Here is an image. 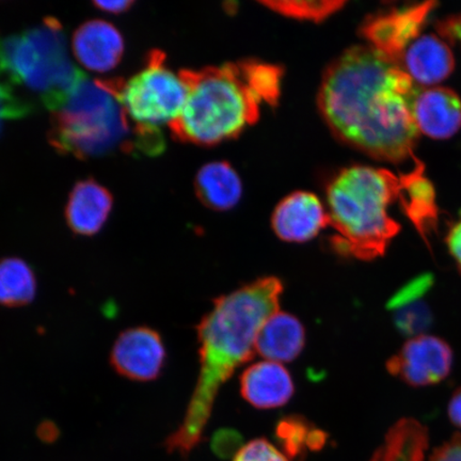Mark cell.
<instances>
[{"mask_svg":"<svg viewBox=\"0 0 461 461\" xmlns=\"http://www.w3.org/2000/svg\"><path fill=\"white\" fill-rule=\"evenodd\" d=\"M417 88L372 46H358L328 68L319 106L339 140L374 158L401 163L413 158L420 134L411 111Z\"/></svg>","mask_w":461,"mask_h":461,"instance_id":"cell-1","label":"cell"},{"mask_svg":"<svg viewBox=\"0 0 461 461\" xmlns=\"http://www.w3.org/2000/svg\"><path fill=\"white\" fill-rule=\"evenodd\" d=\"M284 284L263 276L216 298L197 326L200 372L197 385L178 429L165 441L168 453L187 457L203 439L221 385L252 358L264 321L279 311Z\"/></svg>","mask_w":461,"mask_h":461,"instance_id":"cell-2","label":"cell"},{"mask_svg":"<svg viewBox=\"0 0 461 461\" xmlns=\"http://www.w3.org/2000/svg\"><path fill=\"white\" fill-rule=\"evenodd\" d=\"M187 100L169 124L177 140L212 146L238 136L258 119L261 106L278 101L282 72L258 61L181 70Z\"/></svg>","mask_w":461,"mask_h":461,"instance_id":"cell-3","label":"cell"},{"mask_svg":"<svg viewBox=\"0 0 461 461\" xmlns=\"http://www.w3.org/2000/svg\"><path fill=\"white\" fill-rule=\"evenodd\" d=\"M49 140L58 152L79 159L115 153L155 155L164 147L157 126L132 121L106 79L86 77L51 113Z\"/></svg>","mask_w":461,"mask_h":461,"instance_id":"cell-4","label":"cell"},{"mask_svg":"<svg viewBox=\"0 0 461 461\" xmlns=\"http://www.w3.org/2000/svg\"><path fill=\"white\" fill-rule=\"evenodd\" d=\"M402 193V176L389 170L354 166L339 173L327 190L334 251L362 261L383 257L401 230L389 206Z\"/></svg>","mask_w":461,"mask_h":461,"instance_id":"cell-5","label":"cell"},{"mask_svg":"<svg viewBox=\"0 0 461 461\" xmlns=\"http://www.w3.org/2000/svg\"><path fill=\"white\" fill-rule=\"evenodd\" d=\"M85 77L68 56L65 32L55 17L21 32L0 34V79L32 92L51 113Z\"/></svg>","mask_w":461,"mask_h":461,"instance_id":"cell-6","label":"cell"},{"mask_svg":"<svg viewBox=\"0 0 461 461\" xmlns=\"http://www.w3.org/2000/svg\"><path fill=\"white\" fill-rule=\"evenodd\" d=\"M107 84L136 123L170 124L181 114L187 100V86L180 73L166 65L161 50L149 51L140 72L129 80L106 79Z\"/></svg>","mask_w":461,"mask_h":461,"instance_id":"cell-7","label":"cell"},{"mask_svg":"<svg viewBox=\"0 0 461 461\" xmlns=\"http://www.w3.org/2000/svg\"><path fill=\"white\" fill-rule=\"evenodd\" d=\"M452 349L441 339L420 334L413 337L387 362V370L412 387L442 382L451 372Z\"/></svg>","mask_w":461,"mask_h":461,"instance_id":"cell-8","label":"cell"},{"mask_svg":"<svg viewBox=\"0 0 461 461\" xmlns=\"http://www.w3.org/2000/svg\"><path fill=\"white\" fill-rule=\"evenodd\" d=\"M167 358L160 334L146 326L121 332L113 346L112 366L121 376L134 382H152L160 376Z\"/></svg>","mask_w":461,"mask_h":461,"instance_id":"cell-9","label":"cell"},{"mask_svg":"<svg viewBox=\"0 0 461 461\" xmlns=\"http://www.w3.org/2000/svg\"><path fill=\"white\" fill-rule=\"evenodd\" d=\"M434 2L394 9L373 17L362 29L373 49L397 65L403 51L420 36Z\"/></svg>","mask_w":461,"mask_h":461,"instance_id":"cell-10","label":"cell"},{"mask_svg":"<svg viewBox=\"0 0 461 461\" xmlns=\"http://www.w3.org/2000/svg\"><path fill=\"white\" fill-rule=\"evenodd\" d=\"M273 229L279 239L304 243L330 226L328 212L315 194L294 193L282 200L273 215Z\"/></svg>","mask_w":461,"mask_h":461,"instance_id":"cell-11","label":"cell"},{"mask_svg":"<svg viewBox=\"0 0 461 461\" xmlns=\"http://www.w3.org/2000/svg\"><path fill=\"white\" fill-rule=\"evenodd\" d=\"M411 111L419 132L434 140H447L461 129V100L451 89L417 88Z\"/></svg>","mask_w":461,"mask_h":461,"instance_id":"cell-12","label":"cell"},{"mask_svg":"<svg viewBox=\"0 0 461 461\" xmlns=\"http://www.w3.org/2000/svg\"><path fill=\"white\" fill-rule=\"evenodd\" d=\"M75 57L86 68L104 73L119 65L124 53V40L117 28L102 20L80 26L73 36Z\"/></svg>","mask_w":461,"mask_h":461,"instance_id":"cell-13","label":"cell"},{"mask_svg":"<svg viewBox=\"0 0 461 461\" xmlns=\"http://www.w3.org/2000/svg\"><path fill=\"white\" fill-rule=\"evenodd\" d=\"M414 84L434 86L451 75L454 55L448 45L434 34H420L403 51L397 62Z\"/></svg>","mask_w":461,"mask_h":461,"instance_id":"cell-14","label":"cell"},{"mask_svg":"<svg viewBox=\"0 0 461 461\" xmlns=\"http://www.w3.org/2000/svg\"><path fill=\"white\" fill-rule=\"evenodd\" d=\"M294 391L291 374L278 362L255 363L240 377L241 395L258 409L285 406L292 399Z\"/></svg>","mask_w":461,"mask_h":461,"instance_id":"cell-15","label":"cell"},{"mask_svg":"<svg viewBox=\"0 0 461 461\" xmlns=\"http://www.w3.org/2000/svg\"><path fill=\"white\" fill-rule=\"evenodd\" d=\"M111 193L92 178L79 181L68 198L66 218L72 232L82 236L99 233L113 210Z\"/></svg>","mask_w":461,"mask_h":461,"instance_id":"cell-16","label":"cell"},{"mask_svg":"<svg viewBox=\"0 0 461 461\" xmlns=\"http://www.w3.org/2000/svg\"><path fill=\"white\" fill-rule=\"evenodd\" d=\"M305 343V331L297 317L278 312L270 315L259 330L256 351L273 362H291L301 355Z\"/></svg>","mask_w":461,"mask_h":461,"instance_id":"cell-17","label":"cell"},{"mask_svg":"<svg viewBox=\"0 0 461 461\" xmlns=\"http://www.w3.org/2000/svg\"><path fill=\"white\" fill-rule=\"evenodd\" d=\"M195 190L203 204L215 211H228L239 203L243 184L233 169L224 161H214L199 170Z\"/></svg>","mask_w":461,"mask_h":461,"instance_id":"cell-18","label":"cell"},{"mask_svg":"<svg viewBox=\"0 0 461 461\" xmlns=\"http://www.w3.org/2000/svg\"><path fill=\"white\" fill-rule=\"evenodd\" d=\"M430 285L429 276H420L397 292L388 303L396 327L405 336H420L430 326V310L423 301Z\"/></svg>","mask_w":461,"mask_h":461,"instance_id":"cell-19","label":"cell"},{"mask_svg":"<svg viewBox=\"0 0 461 461\" xmlns=\"http://www.w3.org/2000/svg\"><path fill=\"white\" fill-rule=\"evenodd\" d=\"M402 181L403 193L401 201L403 212L425 239L437 221L434 187L424 176V165L419 160L411 172L402 175Z\"/></svg>","mask_w":461,"mask_h":461,"instance_id":"cell-20","label":"cell"},{"mask_svg":"<svg viewBox=\"0 0 461 461\" xmlns=\"http://www.w3.org/2000/svg\"><path fill=\"white\" fill-rule=\"evenodd\" d=\"M428 445V429L416 420L402 419L389 430L371 461H423Z\"/></svg>","mask_w":461,"mask_h":461,"instance_id":"cell-21","label":"cell"},{"mask_svg":"<svg viewBox=\"0 0 461 461\" xmlns=\"http://www.w3.org/2000/svg\"><path fill=\"white\" fill-rule=\"evenodd\" d=\"M36 294V275L24 259H0V305L7 308L24 307L33 301Z\"/></svg>","mask_w":461,"mask_h":461,"instance_id":"cell-22","label":"cell"},{"mask_svg":"<svg viewBox=\"0 0 461 461\" xmlns=\"http://www.w3.org/2000/svg\"><path fill=\"white\" fill-rule=\"evenodd\" d=\"M276 438L287 458L302 461L308 451H321L328 436L307 419L290 416L280 420L276 428Z\"/></svg>","mask_w":461,"mask_h":461,"instance_id":"cell-23","label":"cell"},{"mask_svg":"<svg viewBox=\"0 0 461 461\" xmlns=\"http://www.w3.org/2000/svg\"><path fill=\"white\" fill-rule=\"evenodd\" d=\"M275 13L293 17V19L319 22L337 13L344 5V2H264Z\"/></svg>","mask_w":461,"mask_h":461,"instance_id":"cell-24","label":"cell"},{"mask_svg":"<svg viewBox=\"0 0 461 461\" xmlns=\"http://www.w3.org/2000/svg\"><path fill=\"white\" fill-rule=\"evenodd\" d=\"M32 111L31 102L17 94L14 86L0 79V132L5 121L25 118Z\"/></svg>","mask_w":461,"mask_h":461,"instance_id":"cell-25","label":"cell"},{"mask_svg":"<svg viewBox=\"0 0 461 461\" xmlns=\"http://www.w3.org/2000/svg\"><path fill=\"white\" fill-rule=\"evenodd\" d=\"M233 461H290L272 443L258 438L240 448Z\"/></svg>","mask_w":461,"mask_h":461,"instance_id":"cell-26","label":"cell"},{"mask_svg":"<svg viewBox=\"0 0 461 461\" xmlns=\"http://www.w3.org/2000/svg\"><path fill=\"white\" fill-rule=\"evenodd\" d=\"M243 447L241 436L233 429L218 430L212 437V452L221 459H234Z\"/></svg>","mask_w":461,"mask_h":461,"instance_id":"cell-27","label":"cell"},{"mask_svg":"<svg viewBox=\"0 0 461 461\" xmlns=\"http://www.w3.org/2000/svg\"><path fill=\"white\" fill-rule=\"evenodd\" d=\"M429 461H461V435H456L438 447Z\"/></svg>","mask_w":461,"mask_h":461,"instance_id":"cell-28","label":"cell"},{"mask_svg":"<svg viewBox=\"0 0 461 461\" xmlns=\"http://www.w3.org/2000/svg\"><path fill=\"white\" fill-rule=\"evenodd\" d=\"M438 32L451 42H461V14L449 17L438 25Z\"/></svg>","mask_w":461,"mask_h":461,"instance_id":"cell-29","label":"cell"},{"mask_svg":"<svg viewBox=\"0 0 461 461\" xmlns=\"http://www.w3.org/2000/svg\"><path fill=\"white\" fill-rule=\"evenodd\" d=\"M447 247L461 269V218L454 224L447 235Z\"/></svg>","mask_w":461,"mask_h":461,"instance_id":"cell-30","label":"cell"},{"mask_svg":"<svg viewBox=\"0 0 461 461\" xmlns=\"http://www.w3.org/2000/svg\"><path fill=\"white\" fill-rule=\"evenodd\" d=\"M134 2L131 0H120V2H95L94 5L97 9L105 11V13L113 14H121L129 11Z\"/></svg>","mask_w":461,"mask_h":461,"instance_id":"cell-31","label":"cell"},{"mask_svg":"<svg viewBox=\"0 0 461 461\" xmlns=\"http://www.w3.org/2000/svg\"><path fill=\"white\" fill-rule=\"evenodd\" d=\"M448 417L454 425L461 429V389L455 392L448 403Z\"/></svg>","mask_w":461,"mask_h":461,"instance_id":"cell-32","label":"cell"}]
</instances>
